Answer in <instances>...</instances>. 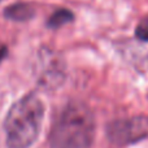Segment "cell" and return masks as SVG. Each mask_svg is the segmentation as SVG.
Here are the masks:
<instances>
[{
  "instance_id": "obj_1",
  "label": "cell",
  "mask_w": 148,
  "mask_h": 148,
  "mask_svg": "<svg viewBox=\"0 0 148 148\" xmlns=\"http://www.w3.org/2000/svg\"><path fill=\"white\" fill-rule=\"evenodd\" d=\"M96 133L91 108L83 101L72 100L64 107L49 133V148H90Z\"/></svg>"
},
{
  "instance_id": "obj_4",
  "label": "cell",
  "mask_w": 148,
  "mask_h": 148,
  "mask_svg": "<svg viewBox=\"0 0 148 148\" xmlns=\"http://www.w3.org/2000/svg\"><path fill=\"white\" fill-rule=\"evenodd\" d=\"M35 16V8L27 3H16L4 9V17L8 20L17 21V22H25Z\"/></svg>"
},
{
  "instance_id": "obj_2",
  "label": "cell",
  "mask_w": 148,
  "mask_h": 148,
  "mask_svg": "<svg viewBox=\"0 0 148 148\" xmlns=\"http://www.w3.org/2000/svg\"><path fill=\"white\" fill-rule=\"evenodd\" d=\"M44 120V104L35 94L25 95L9 108L4 120L8 148H30Z\"/></svg>"
},
{
  "instance_id": "obj_5",
  "label": "cell",
  "mask_w": 148,
  "mask_h": 148,
  "mask_svg": "<svg viewBox=\"0 0 148 148\" xmlns=\"http://www.w3.org/2000/svg\"><path fill=\"white\" fill-rule=\"evenodd\" d=\"M74 21V13L69 9H65V8H60V9L55 10L51 14V17L47 20L46 25L48 29H59L61 26L70 23Z\"/></svg>"
},
{
  "instance_id": "obj_7",
  "label": "cell",
  "mask_w": 148,
  "mask_h": 148,
  "mask_svg": "<svg viewBox=\"0 0 148 148\" xmlns=\"http://www.w3.org/2000/svg\"><path fill=\"white\" fill-rule=\"evenodd\" d=\"M7 55H8L7 46H5V44H3V43H0V62L5 59V56H7Z\"/></svg>"
},
{
  "instance_id": "obj_6",
  "label": "cell",
  "mask_w": 148,
  "mask_h": 148,
  "mask_svg": "<svg viewBox=\"0 0 148 148\" xmlns=\"http://www.w3.org/2000/svg\"><path fill=\"white\" fill-rule=\"evenodd\" d=\"M135 36L140 42H148V17L143 18L135 29Z\"/></svg>"
},
{
  "instance_id": "obj_3",
  "label": "cell",
  "mask_w": 148,
  "mask_h": 148,
  "mask_svg": "<svg viewBox=\"0 0 148 148\" xmlns=\"http://www.w3.org/2000/svg\"><path fill=\"white\" fill-rule=\"evenodd\" d=\"M105 135L117 147L138 143L148 136V117L140 114L110 121L105 126Z\"/></svg>"
}]
</instances>
